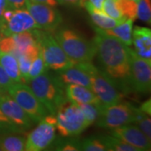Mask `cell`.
<instances>
[{"label":"cell","mask_w":151,"mask_h":151,"mask_svg":"<svg viewBox=\"0 0 151 151\" xmlns=\"http://www.w3.org/2000/svg\"><path fill=\"white\" fill-rule=\"evenodd\" d=\"M93 41L104 71L119 85H129V46L119 39L101 32H97Z\"/></svg>","instance_id":"obj_1"},{"label":"cell","mask_w":151,"mask_h":151,"mask_svg":"<svg viewBox=\"0 0 151 151\" xmlns=\"http://www.w3.org/2000/svg\"><path fill=\"white\" fill-rule=\"evenodd\" d=\"M90 16L92 19V21L95 24V26L102 29H112V28L117 26L121 22L124 21V20H117L112 19L108 15L104 14L103 13L100 12H92L89 13Z\"/></svg>","instance_id":"obj_22"},{"label":"cell","mask_w":151,"mask_h":151,"mask_svg":"<svg viewBox=\"0 0 151 151\" xmlns=\"http://www.w3.org/2000/svg\"><path fill=\"white\" fill-rule=\"evenodd\" d=\"M104 0H85L84 7L89 13L100 12L103 13V4Z\"/></svg>","instance_id":"obj_33"},{"label":"cell","mask_w":151,"mask_h":151,"mask_svg":"<svg viewBox=\"0 0 151 151\" xmlns=\"http://www.w3.org/2000/svg\"><path fill=\"white\" fill-rule=\"evenodd\" d=\"M58 4H65V5H73L84 7L85 0H56Z\"/></svg>","instance_id":"obj_37"},{"label":"cell","mask_w":151,"mask_h":151,"mask_svg":"<svg viewBox=\"0 0 151 151\" xmlns=\"http://www.w3.org/2000/svg\"><path fill=\"white\" fill-rule=\"evenodd\" d=\"M133 1H134V2H138L139 0H133Z\"/></svg>","instance_id":"obj_42"},{"label":"cell","mask_w":151,"mask_h":151,"mask_svg":"<svg viewBox=\"0 0 151 151\" xmlns=\"http://www.w3.org/2000/svg\"><path fill=\"white\" fill-rule=\"evenodd\" d=\"M32 31L46 67L60 71L76 64L65 55L51 33L48 30L40 31L38 29Z\"/></svg>","instance_id":"obj_5"},{"label":"cell","mask_w":151,"mask_h":151,"mask_svg":"<svg viewBox=\"0 0 151 151\" xmlns=\"http://www.w3.org/2000/svg\"><path fill=\"white\" fill-rule=\"evenodd\" d=\"M0 92H2V91H1V89H0Z\"/></svg>","instance_id":"obj_43"},{"label":"cell","mask_w":151,"mask_h":151,"mask_svg":"<svg viewBox=\"0 0 151 151\" xmlns=\"http://www.w3.org/2000/svg\"><path fill=\"white\" fill-rule=\"evenodd\" d=\"M97 125L105 129H115L134 123V107L128 103H118L103 107L99 105Z\"/></svg>","instance_id":"obj_10"},{"label":"cell","mask_w":151,"mask_h":151,"mask_svg":"<svg viewBox=\"0 0 151 151\" xmlns=\"http://www.w3.org/2000/svg\"><path fill=\"white\" fill-rule=\"evenodd\" d=\"M7 9V4L6 0H0V29L3 25V15L4 11Z\"/></svg>","instance_id":"obj_39"},{"label":"cell","mask_w":151,"mask_h":151,"mask_svg":"<svg viewBox=\"0 0 151 151\" xmlns=\"http://www.w3.org/2000/svg\"><path fill=\"white\" fill-rule=\"evenodd\" d=\"M79 150L85 151H106L108 150L101 139L98 138H88L78 142Z\"/></svg>","instance_id":"obj_25"},{"label":"cell","mask_w":151,"mask_h":151,"mask_svg":"<svg viewBox=\"0 0 151 151\" xmlns=\"http://www.w3.org/2000/svg\"><path fill=\"white\" fill-rule=\"evenodd\" d=\"M0 51L10 53L14 56L17 54L16 46L12 36H3L0 39Z\"/></svg>","instance_id":"obj_31"},{"label":"cell","mask_w":151,"mask_h":151,"mask_svg":"<svg viewBox=\"0 0 151 151\" xmlns=\"http://www.w3.org/2000/svg\"><path fill=\"white\" fill-rule=\"evenodd\" d=\"M140 109L142 112H144L146 114L150 115L151 114V102L150 99H149L148 101H146L144 103H142L140 106V108H139Z\"/></svg>","instance_id":"obj_38"},{"label":"cell","mask_w":151,"mask_h":151,"mask_svg":"<svg viewBox=\"0 0 151 151\" xmlns=\"http://www.w3.org/2000/svg\"><path fill=\"white\" fill-rule=\"evenodd\" d=\"M0 109L19 131L32 126L33 121L27 113L7 92H0Z\"/></svg>","instance_id":"obj_12"},{"label":"cell","mask_w":151,"mask_h":151,"mask_svg":"<svg viewBox=\"0 0 151 151\" xmlns=\"http://www.w3.org/2000/svg\"><path fill=\"white\" fill-rule=\"evenodd\" d=\"M60 81L63 84H76L91 88V77L81 63H76L70 67L58 71L56 76Z\"/></svg>","instance_id":"obj_15"},{"label":"cell","mask_w":151,"mask_h":151,"mask_svg":"<svg viewBox=\"0 0 151 151\" xmlns=\"http://www.w3.org/2000/svg\"><path fill=\"white\" fill-rule=\"evenodd\" d=\"M25 9L36 23L38 29H54L62 22V17L55 7L26 0Z\"/></svg>","instance_id":"obj_11"},{"label":"cell","mask_w":151,"mask_h":151,"mask_svg":"<svg viewBox=\"0 0 151 151\" xmlns=\"http://www.w3.org/2000/svg\"><path fill=\"white\" fill-rule=\"evenodd\" d=\"M35 29H38L37 24L29 11L25 9H20L13 11L10 18L2 25L0 33L3 36H10Z\"/></svg>","instance_id":"obj_13"},{"label":"cell","mask_w":151,"mask_h":151,"mask_svg":"<svg viewBox=\"0 0 151 151\" xmlns=\"http://www.w3.org/2000/svg\"><path fill=\"white\" fill-rule=\"evenodd\" d=\"M80 63L91 77V89L98 98L100 106L108 107L120 103L123 94L117 81L105 71L98 70L92 61Z\"/></svg>","instance_id":"obj_4"},{"label":"cell","mask_w":151,"mask_h":151,"mask_svg":"<svg viewBox=\"0 0 151 151\" xmlns=\"http://www.w3.org/2000/svg\"><path fill=\"white\" fill-rule=\"evenodd\" d=\"M117 3L124 17L133 20L137 18V2L133 0H117Z\"/></svg>","instance_id":"obj_27"},{"label":"cell","mask_w":151,"mask_h":151,"mask_svg":"<svg viewBox=\"0 0 151 151\" xmlns=\"http://www.w3.org/2000/svg\"><path fill=\"white\" fill-rule=\"evenodd\" d=\"M99 138L109 151H141L139 148L131 145L112 135L100 136Z\"/></svg>","instance_id":"obj_21"},{"label":"cell","mask_w":151,"mask_h":151,"mask_svg":"<svg viewBox=\"0 0 151 151\" xmlns=\"http://www.w3.org/2000/svg\"><path fill=\"white\" fill-rule=\"evenodd\" d=\"M137 18L149 24H150V0H139L137 2Z\"/></svg>","instance_id":"obj_28"},{"label":"cell","mask_w":151,"mask_h":151,"mask_svg":"<svg viewBox=\"0 0 151 151\" xmlns=\"http://www.w3.org/2000/svg\"><path fill=\"white\" fill-rule=\"evenodd\" d=\"M134 123L138 124L143 133L151 139V120L150 115L142 112L139 108L134 107Z\"/></svg>","instance_id":"obj_23"},{"label":"cell","mask_w":151,"mask_h":151,"mask_svg":"<svg viewBox=\"0 0 151 151\" xmlns=\"http://www.w3.org/2000/svg\"><path fill=\"white\" fill-rule=\"evenodd\" d=\"M3 37V35H2V34H1V33H0V39H1V38Z\"/></svg>","instance_id":"obj_41"},{"label":"cell","mask_w":151,"mask_h":151,"mask_svg":"<svg viewBox=\"0 0 151 151\" xmlns=\"http://www.w3.org/2000/svg\"><path fill=\"white\" fill-rule=\"evenodd\" d=\"M56 150L62 151H77L79 150V145L77 141H69V142H65L63 145H60L56 149Z\"/></svg>","instance_id":"obj_35"},{"label":"cell","mask_w":151,"mask_h":151,"mask_svg":"<svg viewBox=\"0 0 151 151\" xmlns=\"http://www.w3.org/2000/svg\"><path fill=\"white\" fill-rule=\"evenodd\" d=\"M7 92L27 113L34 123H38L47 115V109L38 100L26 83H14Z\"/></svg>","instance_id":"obj_7"},{"label":"cell","mask_w":151,"mask_h":151,"mask_svg":"<svg viewBox=\"0 0 151 151\" xmlns=\"http://www.w3.org/2000/svg\"><path fill=\"white\" fill-rule=\"evenodd\" d=\"M45 64L44 62V59L42 55L40 54V52H39L38 55L33 60L30 65V68L28 73V80H30L34 77H36L39 75L42 74L43 72L45 71Z\"/></svg>","instance_id":"obj_29"},{"label":"cell","mask_w":151,"mask_h":151,"mask_svg":"<svg viewBox=\"0 0 151 151\" xmlns=\"http://www.w3.org/2000/svg\"><path fill=\"white\" fill-rule=\"evenodd\" d=\"M0 65L14 83L23 82L16 57L10 53L0 51Z\"/></svg>","instance_id":"obj_19"},{"label":"cell","mask_w":151,"mask_h":151,"mask_svg":"<svg viewBox=\"0 0 151 151\" xmlns=\"http://www.w3.org/2000/svg\"><path fill=\"white\" fill-rule=\"evenodd\" d=\"M133 22L132 19H126L124 21L121 22L117 26L108 29H102L99 28L94 27L96 32H101L111 35L113 37L119 39L127 46L132 45V32H133Z\"/></svg>","instance_id":"obj_18"},{"label":"cell","mask_w":151,"mask_h":151,"mask_svg":"<svg viewBox=\"0 0 151 151\" xmlns=\"http://www.w3.org/2000/svg\"><path fill=\"white\" fill-rule=\"evenodd\" d=\"M111 135L124 141L131 145L139 148L141 151L150 150L151 141L143 131L135 125L125 124L113 129Z\"/></svg>","instance_id":"obj_14"},{"label":"cell","mask_w":151,"mask_h":151,"mask_svg":"<svg viewBox=\"0 0 151 151\" xmlns=\"http://www.w3.org/2000/svg\"><path fill=\"white\" fill-rule=\"evenodd\" d=\"M65 93L66 98L75 104L81 103H98V98L91 88L86 86L66 84L65 85Z\"/></svg>","instance_id":"obj_17"},{"label":"cell","mask_w":151,"mask_h":151,"mask_svg":"<svg viewBox=\"0 0 151 151\" xmlns=\"http://www.w3.org/2000/svg\"><path fill=\"white\" fill-rule=\"evenodd\" d=\"M130 63L129 86L135 92L149 93L151 88V60L140 57L129 47Z\"/></svg>","instance_id":"obj_8"},{"label":"cell","mask_w":151,"mask_h":151,"mask_svg":"<svg viewBox=\"0 0 151 151\" xmlns=\"http://www.w3.org/2000/svg\"><path fill=\"white\" fill-rule=\"evenodd\" d=\"M25 139L19 135L4 134L0 136V149L4 151L24 150Z\"/></svg>","instance_id":"obj_20"},{"label":"cell","mask_w":151,"mask_h":151,"mask_svg":"<svg viewBox=\"0 0 151 151\" xmlns=\"http://www.w3.org/2000/svg\"><path fill=\"white\" fill-rule=\"evenodd\" d=\"M7 9H25L26 0H6Z\"/></svg>","instance_id":"obj_36"},{"label":"cell","mask_w":151,"mask_h":151,"mask_svg":"<svg viewBox=\"0 0 151 151\" xmlns=\"http://www.w3.org/2000/svg\"><path fill=\"white\" fill-rule=\"evenodd\" d=\"M27 82L35 97L45 107L50 114L55 115L60 105L67 99L63 84L56 76L43 72Z\"/></svg>","instance_id":"obj_2"},{"label":"cell","mask_w":151,"mask_h":151,"mask_svg":"<svg viewBox=\"0 0 151 151\" xmlns=\"http://www.w3.org/2000/svg\"><path fill=\"white\" fill-rule=\"evenodd\" d=\"M56 119L53 114L45 116L38 126L31 131L25 139L24 150L40 151L50 145L55 138Z\"/></svg>","instance_id":"obj_9"},{"label":"cell","mask_w":151,"mask_h":151,"mask_svg":"<svg viewBox=\"0 0 151 151\" xmlns=\"http://www.w3.org/2000/svg\"><path fill=\"white\" fill-rule=\"evenodd\" d=\"M0 150H1V149H0Z\"/></svg>","instance_id":"obj_44"},{"label":"cell","mask_w":151,"mask_h":151,"mask_svg":"<svg viewBox=\"0 0 151 151\" xmlns=\"http://www.w3.org/2000/svg\"><path fill=\"white\" fill-rule=\"evenodd\" d=\"M31 2H35V3H40V4H44L46 5L51 6V7H55L57 6L58 3L56 0H29Z\"/></svg>","instance_id":"obj_40"},{"label":"cell","mask_w":151,"mask_h":151,"mask_svg":"<svg viewBox=\"0 0 151 151\" xmlns=\"http://www.w3.org/2000/svg\"><path fill=\"white\" fill-rule=\"evenodd\" d=\"M15 57L18 60L19 69L20 75H21L23 83H26L28 80V73H29V68H30L32 60L29 59L27 55H25L24 54L17 55Z\"/></svg>","instance_id":"obj_30"},{"label":"cell","mask_w":151,"mask_h":151,"mask_svg":"<svg viewBox=\"0 0 151 151\" xmlns=\"http://www.w3.org/2000/svg\"><path fill=\"white\" fill-rule=\"evenodd\" d=\"M55 38L65 55L74 63L92 61L97 54L94 41L86 40L73 29L62 28L56 32Z\"/></svg>","instance_id":"obj_3"},{"label":"cell","mask_w":151,"mask_h":151,"mask_svg":"<svg viewBox=\"0 0 151 151\" xmlns=\"http://www.w3.org/2000/svg\"><path fill=\"white\" fill-rule=\"evenodd\" d=\"M81 109L88 126L96 122L99 114V103H81L76 104Z\"/></svg>","instance_id":"obj_24"},{"label":"cell","mask_w":151,"mask_h":151,"mask_svg":"<svg viewBox=\"0 0 151 151\" xmlns=\"http://www.w3.org/2000/svg\"><path fill=\"white\" fill-rule=\"evenodd\" d=\"M55 114L56 129L64 137L79 134L88 127L81 109L68 99L60 105Z\"/></svg>","instance_id":"obj_6"},{"label":"cell","mask_w":151,"mask_h":151,"mask_svg":"<svg viewBox=\"0 0 151 151\" xmlns=\"http://www.w3.org/2000/svg\"><path fill=\"white\" fill-rule=\"evenodd\" d=\"M0 129H3L7 131H12V132L19 131L16 127L11 123L10 120L4 114L1 109H0Z\"/></svg>","instance_id":"obj_34"},{"label":"cell","mask_w":151,"mask_h":151,"mask_svg":"<svg viewBox=\"0 0 151 151\" xmlns=\"http://www.w3.org/2000/svg\"><path fill=\"white\" fill-rule=\"evenodd\" d=\"M132 44L134 45L136 54L146 60H151L150 29L136 26L132 32Z\"/></svg>","instance_id":"obj_16"},{"label":"cell","mask_w":151,"mask_h":151,"mask_svg":"<svg viewBox=\"0 0 151 151\" xmlns=\"http://www.w3.org/2000/svg\"><path fill=\"white\" fill-rule=\"evenodd\" d=\"M14 82L10 79V77L6 73L3 66L0 65V89L2 92H7Z\"/></svg>","instance_id":"obj_32"},{"label":"cell","mask_w":151,"mask_h":151,"mask_svg":"<svg viewBox=\"0 0 151 151\" xmlns=\"http://www.w3.org/2000/svg\"><path fill=\"white\" fill-rule=\"evenodd\" d=\"M103 13L108 17L117 20H124L127 19L123 15L117 3V0H104L103 4Z\"/></svg>","instance_id":"obj_26"}]
</instances>
